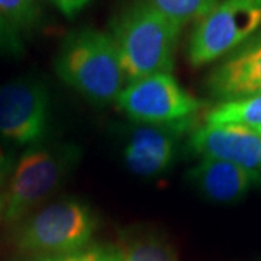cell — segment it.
<instances>
[{"mask_svg": "<svg viewBox=\"0 0 261 261\" xmlns=\"http://www.w3.org/2000/svg\"><path fill=\"white\" fill-rule=\"evenodd\" d=\"M181 29L148 0L126 6L112 20V37L126 82L173 73Z\"/></svg>", "mask_w": 261, "mask_h": 261, "instance_id": "1", "label": "cell"}, {"mask_svg": "<svg viewBox=\"0 0 261 261\" xmlns=\"http://www.w3.org/2000/svg\"><path fill=\"white\" fill-rule=\"evenodd\" d=\"M58 79L97 106L116 102L126 77L112 37L94 28L67 34L54 58Z\"/></svg>", "mask_w": 261, "mask_h": 261, "instance_id": "2", "label": "cell"}, {"mask_svg": "<svg viewBox=\"0 0 261 261\" xmlns=\"http://www.w3.org/2000/svg\"><path fill=\"white\" fill-rule=\"evenodd\" d=\"M71 142L29 147L16 161L3 199V216L18 224L64 183L80 160Z\"/></svg>", "mask_w": 261, "mask_h": 261, "instance_id": "3", "label": "cell"}, {"mask_svg": "<svg viewBox=\"0 0 261 261\" xmlns=\"http://www.w3.org/2000/svg\"><path fill=\"white\" fill-rule=\"evenodd\" d=\"M16 225L19 250L44 257L84 250L93 238L97 218L86 202L65 197L34 211Z\"/></svg>", "mask_w": 261, "mask_h": 261, "instance_id": "4", "label": "cell"}, {"mask_svg": "<svg viewBox=\"0 0 261 261\" xmlns=\"http://www.w3.org/2000/svg\"><path fill=\"white\" fill-rule=\"evenodd\" d=\"M261 29V0H221L196 23L187 45L193 67L228 56Z\"/></svg>", "mask_w": 261, "mask_h": 261, "instance_id": "5", "label": "cell"}, {"mask_svg": "<svg viewBox=\"0 0 261 261\" xmlns=\"http://www.w3.org/2000/svg\"><path fill=\"white\" fill-rule=\"evenodd\" d=\"M51 97L47 84L22 75L0 84V138L16 147H35L47 138Z\"/></svg>", "mask_w": 261, "mask_h": 261, "instance_id": "6", "label": "cell"}, {"mask_svg": "<svg viewBox=\"0 0 261 261\" xmlns=\"http://www.w3.org/2000/svg\"><path fill=\"white\" fill-rule=\"evenodd\" d=\"M116 105L134 123H171L195 118L203 103L186 92L173 73H159L129 82Z\"/></svg>", "mask_w": 261, "mask_h": 261, "instance_id": "7", "label": "cell"}, {"mask_svg": "<svg viewBox=\"0 0 261 261\" xmlns=\"http://www.w3.org/2000/svg\"><path fill=\"white\" fill-rule=\"evenodd\" d=\"M195 129V118L171 123H134L123 138V163L132 174L155 178L177 159L180 141Z\"/></svg>", "mask_w": 261, "mask_h": 261, "instance_id": "8", "label": "cell"}, {"mask_svg": "<svg viewBox=\"0 0 261 261\" xmlns=\"http://www.w3.org/2000/svg\"><path fill=\"white\" fill-rule=\"evenodd\" d=\"M187 148L197 157L232 163L251 171H258L261 167V129L258 128L238 123H206L190 132Z\"/></svg>", "mask_w": 261, "mask_h": 261, "instance_id": "9", "label": "cell"}, {"mask_svg": "<svg viewBox=\"0 0 261 261\" xmlns=\"http://www.w3.org/2000/svg\"><path fill=\"white\" fill-rule=\"evenodd\" d=\"M206 89L222 102L261 93V29L215 65Z\"/></svg>", "mask_w": 261, "mask_h": 261, "instance_id": "10", "label": "cell"}, {"mask_svg": "<svg viewBox=\"0 0 261 261\" xmlns=\"http://www.w3.org/2000/svg\"><path fill=\"white\" fill-rule=\"evenodd\" d=\"M187 178L196 190L216 203L237 202L247 195L251 187L261 185V174L232 163L202 159L190 168Z\"/></svg>", "mask_w": 261, "mask_h": 261, "instance_id": "11", "label": "cell"}, {"mask_svg": "<svg viewBox=\"0 0 261 261\" xmlns=\"http://www.w3.org/2000/svg\"><path fill=\"white\" fill-rule=\"evenodd\" d=\"M206 123H238L261 129V93L221 102L206 113Z\"/></svg>", "mask_w": 261, "mask_h": 261, "instance_id": "12", "label": "cell"}, {"mask_svg": "<svg viewBox=\"0 0 261 261\" xmlns=\"http://www.w3.org/2000/svg\"><path fill=\"white\" fill-rule=\"evenodd\" d=\"M115 251L118 261H177L173 248L155 233H137Z\"/></svg>", "mask_w": 261, "mask_h": 261, "instance_id": "13", "label": "cell"}, {"mask_svg": "<svg viewBox=\"0 0 261 261\" xmlns=\"http://www.w3.org/2000/svg\"><path fill=\"white\" fill-rule=\"evenodd\" d=\"M149 3L177 23L180 28L190 22H199L218 5L219 0H148Z\"/></svg>", "mask_w": 261, "mask_h": 261, "instance_id": "14", "label": "cell"}, {"mask_svg": "<svg viewBox=\"0 0 261 261\" xmlns=\"http://www.w3.org/2000/svg\"><path fill=\"white\" fill-rule=\"evenodd\" d=\"M41 0H0V18L20 32H31L42 20Z\"/></svg>", "mask_w": 261, "mask_h": 261, "instance_id": "15", "label": "cell"}, {"mask_svg": "<svg viewBox=\"0 0 261 261\" xmlns=\"http://www.w3.org/2000/svg\"><path fill=\"white\" fill-rule=\"evenodd\" d=\"M28 261H118L115 248H84L82 251L61 255H44Z\"/></svg>", "mask_w": 261, "mask_h": 261, "instance_id": "16", "label": "cell"}, {"mask_svg": "<svg viewBox=\"0 0 261 261\" xmlns=\"http://www.w3.org/2000/svg\"><path fill=\"white\" fill-rule=\"evenodd\" d=\"M23 51V44L20 39V34L15 28H12L3 18H0V53L19 56Z\"/></svg>", "mask_w": 261, "mask_h": 261, "instance_id": "17", "label": "cell"}, {"mask_svg": "<svg viewBox=\"0 0 261 261\" xmlns=\"http://www.w3.org/2000/svg\"><path fill=\"white\" fill-rule=\"evenodd\" d=\"M51 3L67 19H74L90 3V0H51Z\"/></svg>", "mask_w": 261, "mask_h": 261, "instance_id": "18", "label": "cell"}, {"mask_svg": "<svg viewBox=\"0 0 261 261\" xmlns=\"http://www.w3.org/2000/svg\"><path fill=\"white\" fill-rule=\"evenodd\" d=\"M13 167H15L13 159L9 154V151H6L3 148V145L0 144V190L9 181Z\"/></svg>", "mask_w": 261, "mask_h": 261, "instance_id": "19", "label": "cell"}, {"mask_svg": "<svg viewBox=\"0 0 261 261\" xmlns=\"http://www.w3.org/2000/svg\"><path fill=\"white\" fill-rule=\"evenodd\" d=\"M2 214H3V197L0 195V216H2Z\"/></svg>", "mask_w": 261, "mask_h": 261, "instance_id": "20", "label": "cell"}]
</instances>
